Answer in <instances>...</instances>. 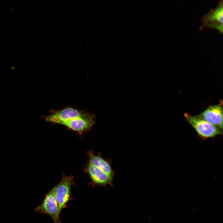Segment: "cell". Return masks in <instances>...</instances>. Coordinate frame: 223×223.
Here are the masks:
<instances>
[{"instance_id":"cell-6","label":"cell","mask_w":223,"mask_h":223,"mask_svg":"<svg viewBox=\"0 0 223 223\" xmlns=\"http://www.w3.org/2000/svg\"><path fill=\"white\" fill-rule=\"evenodd\" d=\"M222 104V101L221 100L218 104L210 105L197 116L223 131Z\"/></svg>"},{"instance_id":"cell-5","label":"cell","mask_w":223,"mask_h":223,"mask_svg":"<svg viewBox=\"0 0 223 223\" xmlns=\"http://www.w3.org/2000/svg\"><path fill=\"white\" fill-rule=\"evenodd\" d=\"M72 176H64L55 187V197L60 213L69 200L71 186L73 183Z\"/></svg>"},{"instance_id":"cell-8","label":"cell","mask_w":223,"mask_h":223,"mask_svg":"<svg viewBox=\"0 0 223 223\" xmlns=\"http://www.w3.org/2000/svg\"><path fill=\"white\" fill-rule=\"evenodd\" d=\"M89 163L96 166L113 178L114 173L109 161L92 152L89 153Z\"/></svg>"},{"instance_id":"cell-3","label":"cell","mask_w":223,"mask_h":223,"mask_svg":"<svg viewBox=\"0 0 223 223\" xmlns=\"http://www.w3.org/2000/svg\"><path fill=\"white\" fill-rule=\"evenodd\" d=\"M223 0H219L217 7L213 8L201 19V25L199 28L201 31L207 28H214L221 33H223Z\"/></svg>"},{"instance_id":"cell-2","label":"cell","mask_w":223,"mask_h":223,"mask_svg":"<svg viewBox=\"0 0 223 223\" xmlns=\"http://www.w3.org/2000/svg\"><path fill=\"white\" fill-rule=\"evenodd\" d=\"M95 115L82 111L69 119L61 122L59 124L79 132L90 129L94 124Z\"/></svg>"},{"instance_id":"cell-4","label":"cell","mask_w":223,"mask_h":223,"mask_svg":"<svg viewBox=\"0 0 223 223\" xmlns=\"http://www.w3.org/2000/svg\"><path fill=\"white\" fill-rule=\"evenodd\" d=\"M35 212L47 214L51 217L55 223H60L58 205L55 197V187L46 195L41 203L35 209Z\"/></svg>"},{"instance_id":"cell-7","label":"cell","mask_w":223,"mask_h":223,"mask_svg":"<svg viewBox=\"0 0 223 223\" xmlns=\"http://www.w3.org/2000/svg\"><path fill=\"white\" fill-rule=\"evenodd\" d=\"M87 170L92 181L94 183L102 185L112 183L113 178L93 164L89 163L87 166Z\"/></svg>"},{"instance_id":"cell-1","label":"cell","mask_w":223,"mask_h":223,"mask_svg":"<svg viewBox=\"0 0 223 223\" xmlns=\"http://www.w3.org/2000/svg\"><path fill=\"white\" fill-rule=\"evenodd\" d=\"M184 116L186 121L203 140L222 134V131L197 115L192 116L186 113Z\"/></svg>"}]
</instances>
